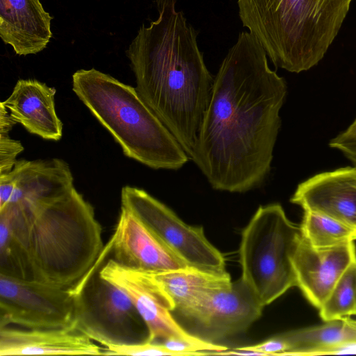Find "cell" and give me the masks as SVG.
<instances>
[{"instance_id":"1","label":"cell","mask_w":356,"mask_h":356,"mask_svg":"<svg viewBox=\"0 0 356 356\" xmlns=\"http://www.w3.org/2000/svg\"><path fill=\"white\" fill-rule=\"evenodd\" d=\"M287 86L249 31L239 33L213 78L190 159L213 188L244 193L268 177Z\"/></svg>"},{"instance_id":"2","label":"cell","mask_w":356,"mask_h":356,"mask_svg":"<svg viewBox=\"0 0 356 356\" xmlns=\"http://www.w3.org/2000/svg\"><path fill=\"white\" fill-rule=\"evenodd\" d=\"M156 0L158 18L143 24L127 50L139 96L192 155L212 89L197 33L176 8Z\"/></svg>"},{"instance_id":"3","label":"cell","mask_w":356,"mask_h":356,"mask_svg":"<svg viewBox=\"0 0 356 356\" xmlns=\"http://www.w3.org/2000/svg\"><path fill=\"white\" fill-rule=\"evenodd\" d=\"M0 249L26 259L33 280L69 289L90 273L104 246L93 207L73 188L0 207Z\"/></svg>"},{"instance_id":"4","label":"cell","mask_w":356,"mask_h":356,"mask_svg":"<svg viewBox=\"0 0 356 356\" xmlns=\"http://www.w3.org/2000/svg\"><path fill=\"white\" fill-rule=\"evenodd\" d=\"M353 0H238V15L277 67L299 73L317 65Z\"/></svg>"},{"instance_id":"5","label":"cell","mask_w":356,"mask_h":356,"mask_svg":"<svg viewBox=\"0 0 356 356\" xmlns=\"http://www.w3.org/2000/svg\"><path fill=\"white\" fill-rule=\"evenodd\" d=\"M72 90L127 156L153 169L177 170L188 156L136 88L96 69L79 70Z\"/></svg>"},{"instance_id":"6","label":"cell","mask_w":356,"mask_h":356,"mask_svg":"<svg viewBox=\"0 0 356 356\" xmlns=\"http://www.w3.org/2000/svg\"><path fill=\"white\" fill-rule=\"evenodd\" d=\"M300 234L277 203L260 206L242 231L240 278L264 307L296 286L291 257Z\"/></svg>"},{"instance_id":"7","label":"cell","mask_w":356,"mask_h":356,"mask_svg":"<svg viewBox=\"0 0 356 356\" xmlns=\"http://www.w3.org/2000/svg\"><path fill=\"white\" fill-rule=\"evenodd\" d=\"M108 252L104 248L90 273L69 289L74 299V324L92 340L105 346L147 341V327L133 302L99 275Z\"/></svg>"},{"instance_id":"8","label":"cell","mask_w":356,"mask_h":356,"mask_svg":"<svg viewBox=\"0 0 356 356\" xmlns=\"http://www.w3.org/2000/svg\"><path fill=\"white\" fill-rule=\"evenodd\" d=\"M121 206L132 212L188 266L226 270L222 254L207 239L202 227L186 224L145 191L124 186L121 191Z\"/></svg>"},{"instance_id":"9","label":"cell","mask_w":356,"mask_h":356,"mask_svg":"<svg viewBox=\"0 0 356 356\" xmlns=\"http://www.w3.org/2000/svg\"><path fill=\"white\" fill-rule=\"evenodd\" d=\"M59 328L74 324L70 289L0 274V327Z\"/></svg>"},{"instance_id":"10","label":"cell","mask_w":356,"mask_h":356,"mask_svg":"<svg viewBox=\"0 0 356 356\" xmlns=\"http://www.w3.org/2000/svg\"><path fill=\"white\" fill-rule=\"evenodd\" d=\"M99 275L122 291L131 300L147 330V341L177 338L195 343L206 339L186 331L172 317L175 305L151 273L123 266L114 259L103 263Z\"/></svg>"},{"instance_id":"11","label":"cell","mask_w":356,"mask_h":356,"mask_svg":"<svg viewBox=\"0 0 356 356\" xmlns=\"http://www.w3.org/2000/svg\"><path fill=\"white\" fill-rule=\"evenodd\" d=\"M264 306L241 279L202 301L186 317L195 321L208 341L246 331L261 316Z\"/></svg>"},{"instance_id":"12","label":"cell","mask_w":356,"mask_h":356,"mask_svg":"<svg viewBox=\"0 0 356 356\" xmlns=\"http://www.w3.org/2000/svg\"><path fill=\"white\" fill-rule=\"evenodd\" d=\"M108 245L112 259L131 269L157 273L188 266L132 212L122 206Z\"/></svg>"},{"instance_id":"13","label":"cell","mask_w":356,"mask_h":356,"mask_svg":"<svg viewBox=\"0 0 356 356\" xmlns=\"http://www.w3.org/2000/svg\"><path fill=\"white\" fill-rule=\"evenodd\" d=\"M291 261L296 286L318 309L341 276L356 261V247L352 242L336 247L317 248L312 246L300 234Z\"/></svg>"},{"instance_id":"14","label":"cell","mask_w":356,"mask_h":356,"mask_svg":"<svg viewBox=\"0 0 356 356\" xmlns=\"http://www.w3.org/2000/svg\"><path fill=\"white\" fill-rule=\"evenodd\" d=\"M291 202L356 227V165L316 174L300 183Z\"/></svg>"},{"instance_id":"15","label":"cell","mask_w":356,"mask_h":356,"mask_svg":"<svg viewBox=\"0 0 356 356\" xmlns=\"http://www.w3.org/2000/svg\"><path fill=\"white\" fill-rule=\"evenodd\" d=\"M75 324L59 328L0 327V356L99 355L102 348Z\"/></svg>"},{"instance_id":"16","label":"cell","mask_w":356,"mask_h":356,"mask_svg":"<svg viewBox=\"0 0 356 356\" xmlns=\"http://www.w3.org/2000/svg\"><path fill=\"white\" fill-rule=\"evenodd\" d=\"M52 17L40 0H0V37L16 54H36L51 38Z\"/></svg>"},{"instance_id":"17","label":"cell","mask_w":356,"mask_h":356,"mask_svg":"<svg viewBox=\"0 0 356 356\" xmlns=\"http://www.w3.org/2000/svg\"><path fill=\"white\" fill-rule=\"evenodd\" d=\"M56 90L35 79H19L3 104L17 123L46 140H59L63 123L54 102Z\"/></svg>"},{"instance_id":"18","label":"cell","mask_w":356,"mask_h":356,"mask_svg":"<svg viewBox=\"0 0 356 356\" xmlns=\"http://www.w3.org/2000/svg\"><path fill=\"white\" fill-rule=\"evenodd\" d=\"M151 274L171 299L175 310L186 318L212 293L232 283L226 270L216 271L189 266Z\"/></svg>"},{"instance_id":"19","label":"cell","mask_w":356,"mask_h":356,"mask_svg":"<svg viewBox=\"0 0 356 356\" xmlns=\"http://www.w3.org/2000/svg\"><path fill=\"white\" fill-rule=\"evenodd\" d=\"M14 167L17 182L9 202L53 198L74 188L70 166L62 159L17 160Z\"/></svg>"},{"instance_id":"20","label":"cell","mask_w":356,"mask_h":356,"mask_svg":"<svg viewBox=\"0 0 356 356\" xmlns=\"http://www.w3.org/2000/svg\"><path fill=\"white\" fill-rule=\"evenodd\" d=\"M288 346V355H320L327 348L356 342V320L337 318L318 325L280 334Z\"/></svg>"},{"instance_id":"21","label":"cell","mask_w":356,"mask_h":356,"mask_svg":"<svg viewBox=\"0 0 356 356\" xmlns=\"http://www.w3.org/2000/svg\"><path fill=\"white\" fill-rule=\"evenodd\" d=\"M303 211L300 232L312 246L326 248L356 241V227L318 212Z\"/></svg>"},{"instance_id":"22","label":"cell","mask_w":356,"mask_h":356,"mask_svg":"<svg viewBox=\"0 0 356 356\" xmlns=\"http://www.w3.org/2000/svg\"><path fill=\"white\" fill-rule=\"evenodd\" d=\"M318 310L323 321L356 315V261L341 276Z\"/></svg>"},{"instance_id":"23","label":"cell","mask_w":356,"mask_h":356,"mask_svg":"<svg viewBox=\"0 0 356 356\" xmlns=\"http://www.w3.org/2000/svg\"><path fill=\"white\" fill-rule=\"evenodd\" d=\"M104 355H134L156 356L177 355L168 350L161 343L144 341L131 344L107 345Z\"/></svg>"},{"instance_id":"24","label":"cell","mask_w":356,"mask_h":356,"mask_svg":"<svg viewBox=\"0 0 356 356\" xmlns=\"http://www.w3.org/2000/svg\"><path fill=\"white\" fill-rule=\"evenodd\" d=\"M329 146L342 153L356 165V124L351 123L344 131L331 139Z\"/></svg>"},{"instance_id":"25","label":"cell","mask_w":356,"mask_h":356,"mask_svg":"<svg viewBox=\"0 0 356 356\" xmlns=\"http://www.w3.org/2000/svg\"><path fill=\"white\" fill-rule=\"evenodd\" d=\"M24 150L19 140L8 134H0V174L10 171L17 162V156Z\"/></svg>"},{"instance_id":"26","label":"cell","mask_w":356,"mask_h":356,"mask_svg":"<svg viewBox=\"0 0 356 356\" xmlns=\"http://www.w3.org/2000/svg\"><path fill=\"white\" fill-rule=\"evenodd\" d=\"M17 182V171L15 167L6 173L0 174V207L11 199Z\"/></svg>"},{"instance_id":"27","label":"cell","mask_w":356,"mask_h":356,"mask_svg":"<svg viewBox=\"0 0 356 356\" xmlns=\"http://www.w3.org/2000/svg\"><path fill=\"white\" fill-rule=\"evenodd\" d=\"M16 121L11 116L8 109L3 104H0V134H8L11 131L13 127L16 124Z\"/></svg>"},{"instance_id":"28","label":"cell","mask_w":356,"mask_h":356,"mask_svg":"<svg viewBox=\"0 0 356 356\" xmlns=\"http://www.w3.org/2000/svg\"><path fill=\"white\" fill-rule=\"evenodd\" d=\"M352 123L356 124V118L355 119V120Z\"/></svg>"}]
</instances>
